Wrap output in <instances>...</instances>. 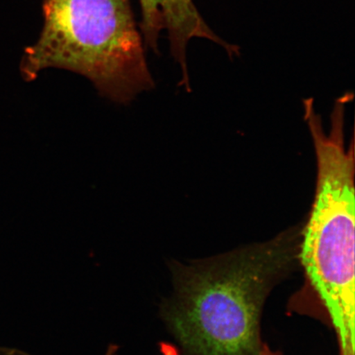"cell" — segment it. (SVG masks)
<instances>
[{
    "mask_svg": "<svg viewBox=\"0 0 355 355\" xmlns=\"http://www.w3.org/2000/svg\"><path fill=\"white\" fill-rule=\"evenodd\" d=\"M140 31L145 46L158 55L159 39L166 31L171 53L182 71V86L190 88L187 46L194 38L207 39L224 49L230 58L239 55V47L225 42L210 28L193 0H139Z\"/></svg>",
    "mask_w": 355,
    "mask_h": 355,
    "instance_id": "obj_4",
    "label": "cell"
},
{
    "mask_svg": "<svg viewBox=\"0 0 355 355\" xmlns=\"http://www.w3.org/2000/svg\"><path fill=\"white\" fill-rule=\"evenodd\" d=\"M259 355H281L277 352H273L272 350H270L268 348V346L266 345H261V348Z\"/></svg>",
    "mask_w": 355,
    "mask_h": 355,
    "instance_id": "obj_7",
    "label": "cell"
},
{
    "mask_svg": "<svg viewBox=\"0 0 355 355\" xmlns=\"http://www.w3.org/2000/svg\"><path fill=\"white\" fill-rule=\"evenodd\" d=\"M42 11L41 34L20 63L25 81L46 69L68 70L122 105L154 87L130 0H43Z\"/></svg>",
    "mask_w": 355,
    "mask_h": 355,
    "instance_id": "obj_2",
    "label": "cell"
},
{
    "mask_svg": "<svg viewBox=\"0 0 355 355\" xmlns=\"http://www.w3.org/2000/svg\"><path fill=\"white\" fill-rule=\"evenodd\" d=\"M119 346L114 344H110L105 355H118Z\"/></svg>",
    "mask_w": 355,
    "mask_h": 355,
    "instance_id": "obj_6",
    "label": "cell"
},
{
    "mask_svg": "<svg viewBox=\"0 0 355 355\" xmlns=\"http://www.w3.org/2000/svg\"><path fill=\"white\" fill-rule=\"evenodd\" d=\"M331 122L329 133L321 118L307 123L318 174L298 259L330 318L340 355H354V144L352 137L346 148L344 117L333 115Z\"/></svg>",
    "mask_w": 355,
    "mask_h": 355,
    "instance_id": "obj_3",
    "label": "cell"
},
{
    "mask_svg": "<svg viewBox=\"0 0 355 355\" xmlns=\"http://www.w3.org/2000/svg\"><path fill=\"white\" fill-rule=\"evenodd\" d=\"M0 355H33L28 352H24V350L0 347Z\"/></svg>",
    "mask_w": 355,
    "mask_h": 355,
    "instance_id": "obj_5",
    "label": "cell"
},
{
    "mask_svg": "<svg viewBox=\"0 0 355 355\" xmlns=\"http://www.w3.org/2000/svg\"><path fill=\"white\" fill-rule=\"evenodd\" d=\"M298 238L284 233L189 264L170 261L173 291L159 318L184 355H259L261 310L294 265Z\"/></svg>",
    "mask_w": 355,
    "mask_h": 355,
    "instance_id": "obj_1",
    "label": "cell"
}]
</instances>
